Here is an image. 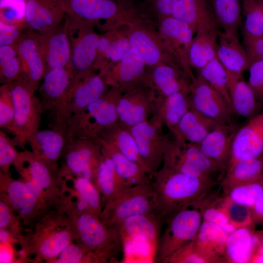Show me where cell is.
Instances as JSON below:
<instances>
[{
  "instance_id": "8fae6325",
  "label": "cell",
  "mask_w": 263,
  "mask_h": 263,
  "mask_svg": "<svg viewBox=\"0 0 263 263\" xmlns=\"http://www.w3.org/2000/svg\"><path fill=\"white\" fill-rule=\"evenodd\" d=\"M0 198L24 225L32 226L49 213L22 180L13 179L10 172L0 171Z\"/></svg>"
},
{
  "instance_id": "4dcf8cb0",
  "label": "cell",
  "mask_w": 263,
  "mask_h": 263,
  "mask_svg": "<svg viewBox=\"0 0 263 263\" xmlns=\"http://www.w3.org/2000/svg\"><path fill=\"white\" fill-rule=\"evenodd\" d=\"M188 93L180 92L157 98L154 114L171 132L190 108Z\"/></svg>"
},
{
  "instance_id": "7c38bea8",
  "label": "cell",
  "mask_w": 263,
  "mask_h": 263,
  "mask_svg": "<svg viewBox=\"0 0 263 263\" xmlns=\"http://www.w3.org/2000/svg\"><path fill=\"white\" fill-rule=\"evenodd\" d=\"M20 179L35 180L47 194L53 205L58 204V197L65 185L59 174V168L48 164L37 157L31 150L19 152L13 165Z\"/></svg>"
},
{
  "instance_id": "f35d334b",
  "label": "cell",
  "mask_w": 263,
  "mask_h": 263,
  "mask_svg": "<svg viewBox=\"0 0 263 263\" xmlns=\"http://www.w3.org/2000/svg\"><path fill=\"white\" fill-rule=\"evenodd\" d=\"M161 263H225L224 259L200 248L194 240L182 246Z\"/></svg>"
},
{
  "instance_id": "d6986e66",
  "label": "cell",
  "mask_w": 263,
  "mask_h": 263,
  "mask_svg": "<svg viewBox=\"0 0 263 263\" xmlns=\"http://www.w3.org/2000/svg\"><path fill=\"white\" fill-rule=\"evenodd\" d=\"M22 34L13 44L21 61L20 77L24 79L36 91L45 73V66L34 33Z\"/></svg>"
},
{
  "instance_id": "83f0119b",
  "label": "cell",
  "mask_w": 263,
  "mask_h": 263,
  "mask_svg": "<svg viewBox=\"0 0 263 263\" xmlns=\"http://www.w3.org/2000/svg\"><path fill=\"white\" fill-rule=\"evenodd\" d=\"M219 124L190 105L189 109L171 132L177 140L197 144Z\"/></svg>"
},
{
  "instance_id": "44dd1931",
  "label": "cell",
  "mask_w": 263,
  "mask_h": 263,
  "mask_svg": "<svg viewBox=\"0 0 263 263\" xmlns=\"http://www.w3.org/2000/svg\"><path fill=\"white\" fill-rule=\"evenodd\" d=\"M163 220L164 218L157 213L136 215L126 219L117 230L121 239L142 242L152 245L156 251Z\"/></svg>"
},
{
  "instance_id": "7dc6e473",
  "label": "cell",
  "mask_w": 263,
  "mask_h": 263,
  "mask_svg": "<svg viewBox=\"0 0 263 263\" xmlns=\"http://www.w3.org/2000/svg\"><path fill=\"white\" fill-rule=\"evenodd\" d=\"M217 204L237 228L254 225L249 208L233 202L225 195L219 197Z\"/></svg>"
},
{
  "instance_id": "74e56055",
  "label": "cell",
  "mask_w": 263,
  "mask_h": 263,
  "mask_svg": "<svg viewBox=\"0 0 263 263\" xmlns=\"http://www.w3.org/2000/svg\"><path fill=\"white\" fill-rule=\"evenodd\" d=\"M228 234L220 226L203 220L194 241L205 251L220 257L224 260L225 244Z\"/></svg>"
},
{
  "instance_id": "5bb4252c",
  "label": "cell",
  "mask_w": 263,
  "mask_h": 263,
  "mask_svg": "<svg viewBox=\"0 0 263 263\" xmlns=\"http://www.w3.org/2000/svg\"><path fill=\"white\" fill-rule=\"evenodd\" d=\"M190 105L204 115L223 124H232V110L224 97L199 75L190 85Z\"/></svg>"
},
{
  "instance_id": "6125c7cd",
  "label": "cell",
  "mask_w": 263,
  "mask_h": 263,
  "mask_svg": "<svg viewBox=\"0 0 263 263\" xmlns=\"http://www.w3.org/2000/svg\"><path fill=\"white\" fill-rule=\"evenodd\" d=\"M178 0H155L159 12L166 16H171L172 8Z\"/></svg>"
},
{
  "instance_id": "b9f144b4",
  "label": "cell",
  "mask_w": 263,
  "mask_h": 263,
  "mask_svg": "<svg viewBox=\"0 0 263 263\" xmlns=\"http://www.w3.org/2000/svg\"><path fill=\"white\" fill-rule=\"evenodd\" d=\"M73 181L74 193L88 207L91 213L101 218L103 207L100 192L94 184L84 177H75Z\"/></svg>"
},
{
  "instance_id": "f546056e",
  "label": "cell",
  "mask_w": 263,
  "mask_h": 263,
  "mask_svg": "<svg viewBox=\"0 0 263 263\" xmlns=\"http://www.w3.org/2000/svg\"><path fill=\"white\" fill-rule=\"evenodd\" d=\"M65 13L84 20L108 19L118 8L112 0H58Z\"/></svg>"
},
{
  "instance_id": "8d00e7d4",
  "label": "cell",
  "mask_w": 263,
  "mask_h": 263,
  "mask_svg": "<svg viewBox=\"0 0 263 263\" xmlns=\"http://www.w3.org/2000/svg\"><path fill=\"white\" fill-rule=\"evenodd\" d=\"M94 183L105 204L125 188L115 174L111 161L103 154L95 171Z\"/></svg>"
},
{
  "instance_id": "30bf717a",
  "label": "cell",
  "mask_w": 263,
  "mask_h": 263,
  "mask_svg": "<svg viewBox=\"0 0 263 263\" xmlns=\"http://www.w3.org/2000/svg\"><path fill=\"white\" fill-rule=\"evenodd\" d=\"M164 125L153 114L130 129L146 168L152 175L162 166L164 154L170 138L163 131Z\"/></svg>"
},
{
  "instance_id": "cb8c5ba5",
  "label": "cell",
  "mask_w": 263,
  "mask_h": 263,
  "mask_svg": "<svg viewBox=\"0 0 263 263\" xmlns=\"http://www.w3.org/2000/svg\"><path fill=\"white\" fill-rule=\"evenodd\" d=\"M96 141L100 145L102 153L111 161L115 174L124 188L151 182L152 175L140 165L128 158L104 139L98 138Z\"/></svg>"
},
{
  "instance_id": "816d5d0a",
  "label": "cell",
  "mask_w": 263,
  "mask_h": 263,
  "mask_svg": "<svg viewBox=\"0 0 263 263\" xmlns=\"http://www.w3.org/2000/svg\"><path fill=\"white\" fill-rule=\"evenodd\" d=\"M26 0H0V21L7 24H25Z\"/></svg>"
},
{
  "instance_id": "d590c367",
  "label": "cell",
  "mask_w": 263,
  "mask_h": 263,
  "mask_svg": "<svg viewBox=\"0 0 263 263\" xmlns=\"http://www.w3.org/2000/svg\"><path fill=\"white\" fill-rule=\"evenodd\" d=\"M209 3L222 31L238 36L241 19L240 0H210Z\"/></svg>"
},
{
  "instance_id": "bcb514c9",
  "label": "cell",
  "mask_w": 263,
  "mask_h": 263,
  "mask_svg": "<svg viewBox=\"0 0 263 263\" xmlns=\"http://www.w3.org/2000/svg\"><path fill=\"white\" fill-rule=\"evenodd\" d=\"M145 62L136 50L131 48L121 59L118 71V77L124 83H130L144 72Z\"/></svg>"
},
{
  "instance_id": "f5cc1de1",
  "label": "cell",
  "mask_w": 263,
  "mask_h": 263,
  "mask_svg": "<svg viewBox=\"0 0 263 263\" xmlns=\"http://www.w3.org/2000/svg\"><path fill=\"white\" fill-rule=\"evenodd\" d=\"M14 115V104L11 83L0 87V127L10 132Z\"/></svg>"
},
{
  "instance_id": "ee69618b",
  "label": "cell",
  "mask_w": 263,
  "mask_h": 263,
  "mask_svg": "<svg viewBox=\"0 0 263 263\" xmlns=\"http://www.w3.org/2000/svg\"><path fill=\"white\" fill-rule=\"evenodd\" d=\"M243 36L263 37V0H244Z\"/></svg>"
},
{
  "instance_id": "db71d44e",
  "label": "cell",
  "mask_w": 263,
  "mask_h": 263,
  "mask_svg": "<svg viewBox=\"0 0 263 263\" xmlns=\"http://www.w3.org/2000/svg\"><path fill=\"white\" fill-rule=\"evenodd\" d=\"M129 40L122 38L114 41L102 37L99 39L97 51L113 61L121 60L131 49Z\"/></svg>"
},
{
  "instance_id": "91938a15",
  "label": "cell",
  "mask_w": 263,
  "mask_h": 263,
  "mask_svg": "<svg viewBox=\"0 0 263 263\" xmlns=\"http://www.w3.org/2000/svg\"><path fill=\"white\" fill-rule=\"evenodd\" d=\"M243 38L249 62L257 60H263V37L243 36Z\"/></svg>"
},
{
  "instance_id": "9c48e42d",
  "label": "cell",
  "mask_w": 263,
  "mask_h": 263,
  "mask_svg": "<svg viewBox=\"0 0 263 263\" xmlns=\"http://www.w3.org/2000/svg\"><path fill=\"white\" fill-rule=\"evenodd\" d=\"M102 157L101 147L96 140L69 139L61 157L60 176L64 181L81 177L94 183L95 171Z\"/></svg>"
},
{
  "instance_id": "f1b7e54d",
  "label": "cell",
  "mask_w": 263,
  "mask_h": 263,
  "mask_svg": "<svg viewBox=\"0 0 263 263\" xmlns=\"http://www.w3.org/2000/svg\"><path fill=\"white\" fill-rule=\"evenodd\" d=\"M226 73L228 92L233 112L248 119L259 113L262 109L242 74H234L227 71Z\"/></svg>"
},
{
  "instance_id": "94428289",
  "label": "cell",
  "mask_w": 263,
  "mask_h": 263,
  "mask_svg": "<svg viewBox=\"0 0 263 263\" xmlns=\"http://www.w3.org/2000/svg\"><path fill=\"white\" fill-rule=\"evenodd\" d=\"M250 210L251 219L254 225L258 224L263 225V192Z\"/></svg>"
},
{
  "instance_id": "003e7915",
  "label": "cell",
  "mask_w": 263,
  "mask_h": 263,
  "mask_svg": "<svg viewBox=\"0 0 263 263\" xmlns=\"http://www.w3.org/2000/svg\"><path fill=\"white\" fill-rule=\"evenodd\" d=\"M206 1H207V2H208L209 3V1L210 0H206Z\"/></svg>"
},
{
  "instance_id": "d6a6232c",
  "label": "cell",
  "mask_w": 263,
  "mask_h": 263,
  "mask_svg": "<svg viewBox=\"0 0 263 263\" xmlns=\"http://www.w3.org/2000/svg\"><path fill=\"white\" fill-rule=\"evenodd\" d=\"M99 138L113 145L124 155L150 173L145 166L130 129L118 122L104 131Z\"/></svg>"
},
{
  "instance_id": "52a82bcc",
  "label": "cell",
  "mask_w": 263,
  "mask_h": 263,
  "mask_svg": "<svg viewBox=\"0 0 263 263\" xmlns=\"http://www.w3.org/2000/svg\"><path fill=\"white\" fill-rule=\"evenodd\" d=\"M154 255V261L163 260L179 248L195 240L203 221L200 211L193 207L181 209L164 219Z\"/></svg>"
},
{
  "instance_id": "2e32d148",
  "label": "cell",
  "mask_w": 263,
  "mask_h": 263,
  "mask_svg": "<svg viewBox=\"0 0 263 263\" xmlns=\"http://www.w3.org/2000/svg\"><path fill=\"white\" fill-rule=\"evenodd\" d=\"M33 33L46 70L68 66L71 48L64 24L46 32Z\"/></svg>"
},
{
  "instance_id": "e7e4bbea",
  "label": "cell",
  "mask_w": 263,
  "mask_h": 263,
  "mask_svg": "<svg viewBox=\"0 0 263 263\" xmlns=\"http://www.w3.org/2000/svg\"><path fill=\"white\" fill-rule=\"evenodd\" d=\"M14 231L7 228H0V244H11Z\"/></svg>"
},
{
  "instance_id": "603a6c76",
  "label": "cell",
  "mask_w": 263,
  "mask_h": 263,
  "mask_svg": "<svg viewBox=\"0 0 263 263\" xmlns=\"http://www.w3.org/2000/svg\"><path fill=\"white\" fill-rule=\"evenodd\" d=\"M157 98L144 93L120 95L117 105L118 122L130 129L147 120L154 114Z\"/></svg>"
},
{
  "instance_id": "60d3db41",
  "label": "cell",
  "mask_w": 263,
  "mask_h": 263,
  "mask_svg": "<svg viewBox=\"0 0 263 263\" xmlns=\"http://www.w3.org/2000/svg\"><path fill=\"white\" fill-rule=\"evenodd\" d=\"M198 71V75L224 97L233 112L228 92L226 71L217 57Z\"/></svg>"
},
{
  "instance_id": "4316f807",
  "label": "cell",
  "mask_w": 263,
  "mask_h": 263,
  "mask_svg": "<svg viewBox=\"0 0 263 263\" xmlns=\"http://www.w3.org/2000/svg\"><path fill=\"white\" fill-rule=\"evenodd\" d=\"M216 57L226 71L232 73L243 74L250 65L246 51L238 36L222 31L218 37Z\"/></svg>"
},
{
  "instance_id": "484cf974",
  "label": "cell",
  "mask_w": 263,
  "mask_h": 263,
  "mask_svg": "<svg viewBox=\"0 0 263 263\" xmlns=\"http://www.w3.org/2000/svg\"><path fill=\"white\" fill-rule=\"evenodd\" d=\"M105 84L100 76L87 75L71 82L68 102L72 116L78 113L106 93Z\"/></svg>"
},
{
  "instance_id": "e575fe53",
  "label": "cell",
  "mask_w": 263,
  "mask_h": 263,
  "mask_svg": "<svg viewBox=\"0 0 263 263\" xmlns=\"http://www.w3.org/2000/svg\"><path fill=\"white\" fill-rule=\"evenodd\" d=\"M162 166L191 177L217 183L191 164L181 142L175 138L170 139L166 147Z\"/></svg>"
},
{
  "instance_id": "c3c4849f",
  "label": "cell",
  "mask_w": 263,
  "mask_h": 263,
  "mask_svg": "<svg viewBox=\"0 0 263 263\" xmlns=\"http://www.w3.org/2000/svg\"><path fill=\"white\" fill-rule=\"evenodd\" d=\"M129 42L132 48L136 50L145 64L152 65L160 58V51L153 40L146 34L137 31L130 36Z\"/></svg>"
},
{
  "instance_id": "ac0fdd59",
  "label": "cell",
  "mask_w": 263,
  "mask_h": 263,
  "mask_svg": "<svg viewBox=\"0 0 263 263\" xmlns=\"http://www.w3.org/2000/svg\"><path fill=\"white\" fill-rule=\"evenodd\" d=\"M209 2L206 0H178L171 16L188 24L194 31L220 33Z\"/></svg>"
},
{
  "instance_id": "d4e9b609",
  "label": "cell",
  "mask_w": 263,
  "mask_h": 263,
  "mask_svg": "<svg viewBox=\"0 0 263 263\" xmlns=\"http://www.w3.org/2000/svg\"><path fill=\"white\" fill-rule=\"evenodd\" d=\"M68 142L66 134L50 129L38 130L29 137L27 143L37 157L51 166L58 167L57 162Z\"/></svg>"
},
{
  "instance_id": "11a10c76",
  "label": "cell",
  "mask_w": 263,
  "mask_h": 263,
  "mask_svg": "<svg viewBox=\"0 0 263 263\" xmlns=\"http://www.w3.org/2000/svg\"><path fill=\"white\" fill-rule=\"evenodd\" d=\"M12 138L3 131H0V169L4 173L10 172L12 165H14L19 152L16 149Z\"/></svg>"
},
{
  "instance_id": "1f68e13d",
  "label": "cell",
  "mask_w": 263,
  "mask_h": 263,
  "mask_svg": "<svg viewBox=\"0 0 263 263\" xmlns=\"http://www.w3.org/2000/svg\"><path fill=\"white\" fill-rule=\"evenodd\" d=\"M263 175V156L242 159L226 172L220 182L224 193L231 188L254 180Z\"/></svg>"
},
{
  "instance_id": "680465c9",
  "label": "cell",
  "mask_w": 263,
  "mask_h": 263,
  "mask_svg": "<svg viewBox=\"0 0 263 263\" xmlns=\"http://www.w3.org/2000/svg\"><path fill=\"white\" fill-rule=\"evenodd\" d=\"M21 25L0 21V46L14 44L22 35Z\"/></svg>"
},
{
  "instance_id": "6f0895ef",
  "label": "cell",
  "mask_w": 263,
  "mask_h": 263,
  "mask_svg": "<svg viewBox=\"0 0 263 263\" xmlns=\"http://www.w3.org/2000/svg\"><path fill=\"white\" fill-rule=\"evenodd\" d=\"M20 221L11 207L2 198L0 200V228H7L16 232Z\"/></svg>"
},
{
  "instance_id": "7bdbcfd3",
  "label": "cell",
  "mask_w": 263,
  "mask_h": 263,
  "mask_svg": "<svg viewBox=\"0 0 263 263\" xmlns=\"http://www.w3.org/2000/svg\"><path fill=\"white\" fill-rule=\"evenodd\" d=\"M263 192V175L253 181L234 187L225 192L233 202L251 208Z\"/></svg>"
},
{
  "instance_id": "ba28073f",
  "label": "cell",
  "mask_w": 263,
  "mask_h": 263,
  "mask_svg": "<svg viewBox=\"0 0 263 263\" xmlns=\"http://www.w3.org/2000/svg\"><path fill=\"white\" fill-rule=\"evenodd\" d=\"M64 25L71 48V59L67 67L71 82L88 75L95 59L99 38L93 32H85L83 20L65 13Z\"/></svg>"
},
{
  "instance_id": "6da1fadb",
  "label": "cell",
  "mask_w": 263,
  "mask_h": 263,
  "mask_svg": "<svg viewBox=\"0 0 263 263\" xmlns=\"http://www.w3.org/2000/svg\"><path fill=\"white\" fill-rule=\"evenodd\" d=\"M150 184L157 212L164 219L181 209L195 206L217 183L162 166L152 175Z\"/></svg>"
},
{
  "instance_id": "5b68a950",
  "label": "cell",
  "mask_w": 263,
  "mask_h": 263,
  "mask_svg": "<svg viewBox=\"0 0 263 263\" xmlns=\"http://www.w3.org/2000/svg\"><path fill=\"white\" fill-rule=\"evenodd\" d=\"M14 104V115L10 132L16 147L23 150L28 139L39 129L43 114L40 101L33 88L19 77L11 83Z\"/></svg>"
},
{
  "instance_id": "9a60e30c",
  "label": "cell",
  "mask_w": 263,
  "mask_h": 263,
  "mask_svg": "<svg viewBox=\"0 0 263 263\" xmlns=\"http://www.w3.org/2000/svg\"><path fill=\"white\" fill-rule=\"evenodd\" d=\"M261 156H263V112L249 118L238 129L233 141L226 171L239 160Z\"/></svg>"
},
{
  "instance_id": "4fadbf2b",
  "label": "cell",
  "mask_w": 263,
  "mask_h": 263,
  "mask_svg": "<svg viewBox=\"0 0 263 263\" xmlns=\"http://www.w3.org/2000/svg\"><path fill=\"white\" fill-rule=\"evenodd\" d=\"M60 218L57 220L47 221L37 229L30 243L28 244L29 252L51 263L74 242L72 230L66 215L61 220Z\"/></svg>"
},
{
  "instance_id": "681fc988",
  "label": "cell",
  "mask_w": 263,
  "mask_h": 263,
  "mask_svg": "<svg viewBox=\"0 0 263 263\" xmlns=\"http://www.w3.org/2000/svg\"><path fill=\"white\" fill-rule=\"evenodd\" d=\"M51 263H102L99 257L82 245L72 243Z\"/></svg>"
},
{
  "instance_id": "9f6ffc18",
  "label": "cell",
  "mask_w": 263,
  "mask_h": 263,
  "mask_svg": "<svg viewBox=\"0 0 263 263\" xmlns=\"http://www.w3.org/2000/svg\"><path fill=\"white\" fill-rule=\"evenodd\" d=\"M249 75L247 81L252 90L257 103L263 108V60H257L250 63Z\"/></svg>"
},
{
  "instance_id": "ffe728a7",
  "label": "cell",
  "mask_w": 263,
  "mask_h": 263,
  "mask_svg": "<svg viewBox=\"0 0 263 263\" xmlns=\"http://www.w3.org/2000/svg\"><path fill=\"white\" fill-rule=\"evenodd\" d=\"M65 12L58 0H26L25 25L34 33L55 28L64 19Z\"/></svg>"
},
{
  "instance_id": "f907efd6",
  "label": "cell",
  "mask_w": 263,
  "mask_h": 263,
  "mask_svg": "<svg viewBox=\"0 0 263 263\" xmlns=\"http://www.w3.org/2000/svg\"><path fill=\"white\" fill-rule=\"evenodd\" d=\"M161 30L165 36L177 38L187 45H190L193 38L194 30L188 24L172 16L163 20Z\"/></svg>"
},
{
  "instance_id": "e0dca14e",
  "label": "cell",
  "mask_w": 263,
  "mask_h": 263,
  "mask_svg": "<svg viewBox=\"0 0 263 263\" xmlns=\"http://www.w3.org/2000/svg\"><path fill=\"white\" fill-rule=\"evenodd\" d=\"M239 129L238 126L233 124L220 123L197 144L217 165L224 176L230 159L233 141Z\"/></svg>"
},
{
  "instance_id": "03108f58",
  "label": "cell",
  "mask_w": 263,
  "mask_h": 263,
  "mask_svg": "<svg viewBox=\"0 0 263 263\" xmlns=\"http://www.w3.org/2000/svg\"><path fill=\"white\" fill-rule=\"evenodd\" d=\"M251 263H263V235L259 246L253 256Z\"/></svg>"
},
{
  "instance_id": "7a4b0ae2",
  "label": "cell",
  "mask_w": 263,
  "mask_h": 263,
  "mask_svg": "<svg viewBox=\"0 0 263 263\" xmlns=\"http://www.w3.org/2000/svg\"><path fill=\"white\" fill-rule=\"evenodd\" d=\"M63 211L69 220L74 241L96 254L102 263L116 261L122 241L117 230L92 213L68 209Z\"/></svg>"
},
{
  "instance_id": "be15d7a7",
  "label": "cell",
  "mask_w": 263,
  "mask_h": 263,
  "mask_svg": "<svg viewBox=\"0 0 263 263\" xmlns=\"http://www.w3.org/2000/svg\"><path fill=\"white\" fill-rule=\"evenodd\" d=\"M10 244H0V263L14 262V252L10 248Z\"/></svg>"
},
{
  "instance_id": "ab89813d",
  "label": "cell",
  "mask_w": 263,
  "mask_h": 263,
  "mask_svg": "<svg viewBox=\"0 0 263 263\" xmlns=\"http://www.w3.org/2000/svg\"><path fill=\"white\" fill-rule=\"evenodd\" d=\"M152 76L162 97L169 96L178 92L190 91V85H187L174 68L170 66L161 65L156 67Z\"/></svg>"
},
{
  "instance_id": "3957f363",
  "label": "cell",
  "mask_w": 263,
  "mask_h": 263,
  "mask_svg": "<svg viewBox=\"0 0 263 263\" xmlns=\"http://www.w3.org/2000/svg\"><path fill=\"white\" fill-rule=\"evenodd\" d=\"M38 89L43 113L49 117L51 129L59 131L67 136V129L72 116L68 93L71 81L67 67L46 70Z\"/></svg>"
},
{
  "instance_id": "7402d4cb",
  "label": "cell",
  "mask_w": 263,
  "mask_h": 263,
  "mask_svg": "<svg viewBox=\"0 0 263 263\" xmlns=\"http://www.w3.org/2000/svg\"><path fill=\"white\" fill-rule=\"evenodd\" d=\"M254 225L236 228L227 236L224 256L225 263H251L261 243L262 232Z\"/></svg>"
},
{
  "instance_id": "f6af8a7d",
  "label": "cell",
  "mask_w": 263,
  "mask_h": 263,
  "mask_svg": "<svg viewBox=\"0 0 263 263\" xmlns=\"http://www.w3.org/2000/svg\"><path fill=\"white\" fill-rule=\"evenodd\" d=\"M21 61L14 45L0 46V80L2 84L12 83L21 75Z\"/></svg>"
},
{
  "instance_id": "277c9868",
  "label": "cell",
  "mask_w": 263,
  "mask_h": 263,
  "mask_svg": "<svg viewBox=\"0 0 263 263\" xmlns=\"http://www.w3.org/2000/svg\"><path fill=\"white\" fill-rule=\"evenodd\" d=\"M120 94L109 92L73 115L68 124L67 137L96 140L101 133L118 122L117 105Z\"/></svg>"
},
{
  "instance_id": "8992f818",
  "label": "cell",
  "mask_w": 263,
  "mask_h": 263,
  "mask_svg": "<svg viewBox=\"0 0 263 263\" xmlns=\"http://www.w3.org/2000/svg\"><path fill=\"white\" fill-rule=\"evenodd\" d=\"M155 213H158L152 188L150 183H145L121 190L105 205L100 219L117 230L131 217Z\"/></svg>"
},
{
  "instance_id": "836d02e7",
  "label": "cell",
  "mask_w": 263,
  "mask_h": 263,
  "mask_svg": "<svg viewBox=\"0 0 263 263\" xmlns=\"http://www.w3.org/2000/svg\"><path fill=\"white\" fill-rule=\"evenodd\" d=\"M219 33L197 32L189 49L188 58L190 65L199 71L216 57Z\"/></svg>"
}]
</instances>
